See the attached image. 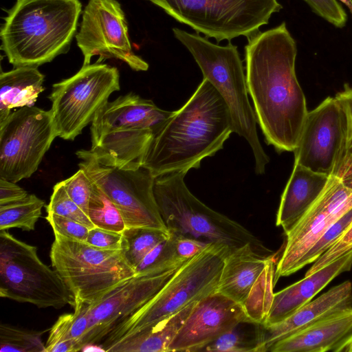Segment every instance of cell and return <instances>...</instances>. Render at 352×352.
<instances>
[{"label":"cell","mask_w":352,"mask_h":352,"mask_svg":"<svg viewBox=\"0 0 352 352\" xmlns=\"http://www.w3.org/2000/svg\"><path fill=\"white\" fill-rule=\"evenodd\" d=\"M248 40L245 78L256 121L268 144L294 152L309 112L296 74V41L285 22Z\"/></svg>","instance_id":"1"},{"label":"cell","mask_w":352,"mask_h":352,"mask_svg":"<svg viewBox=\"0 0 352 352\" xmlns=\"http://www.w3.org/2000/svg\"><path fill=\"white\" fill-rule=\"evenodd\" d=\"M234 132L229 108L217 89L204 78L192 96L154 134L142 166L154 177L198 168L223 148Z\"/></svg>","instance_id":"2"},{"label":"cell","mask_w":352,"mask_h":352,"mask_svg":"<svg viewBox=\"0 0 352 352\" xmlns=\"http://www.w3.org/2000/svg\"><path fill=\"white\" fill-rule=\"evenodd\" d=\"M81 11L79 0H16L1 30L9 63L38 67L67 53Z\"/></svg>","instance_id":"3"},{"label":"cell","mask_w":352,"mask_h":352,"mask_svg":"<svg viewBox=\"0 0 352 352\" xmlns=\"http://www.w3.org/2000/svg\"><path fill=\"white\" fill-rule=\"evenodd\" d=\"M172 113L133 92L120 96L107 102L91 123L90 151L107 166H142L154 134Z\"/></svg>","instance_id":"4"},{"label":"cell","mask_w":352,"mask_h":352,"mask_svg":"<svg viewBox=\"0 0 352 352\" xmlns=\"http://www.w3.org/2000/svg\"><path fill=\"white\" fill-rule=\"evenodd\" d=\"M232 250L223 243H209L184 263L158 293L108 333L99 344L101 351L215 292L224 260Z\"/></svg>","instance_id":"5"},{"label":"cell","mask_w":352,"mask_h":352,"mask_svg":"<svg viewBox=\"0 0 352 352\" xmlns=\"http://www.w3.org/2000/svg\"><path fill=\"white\" fill-rule=\"evenodd\" d=\"M187 173L175 171L154 179L155 200L169 232L208 244L223 243L232 250L251 243L260 253L268 256L270 250L250 231L209 208L189 190L184 182Z\"/></svg>","instance_id":"6"},{"label":"cell","mask_w":352,"mask_h":352,"mask_svg":"<svg viewBox=\"0 0 352 352\" xmlns=\"http://www.w3.org/2000/svg\"><path fill=\"white\" fill-rule=\"evenodd\" d=\"M175 37L191 53L201 69L227 104L234 132L250 146L254 157L255 172L265 173L270 158L264 151L256 131V118L250 105L244 68L237 46L230 41L226 46L214 44L197 34L173 28Z\"/></svg>","instance_id":"7"},{"label":"cell","mask_w":352,"mask_h":352,"mask_svg":"<svg viewBox=\"0 0 352 352\" xmlns=\"http://www.w3.org/2000/svg\"><path fill=\"white\" fill-rule=\"evenodd\" d=\"M0 296L38 308L74 307L75 298L54 269L39 258L36 246L0 230Z\"/></svg>","instance_id":"8"},{"label":"cell","mask_w":352,"mask_h":352,"mask_svg":"<svg viewBox=\"0 0 352 352\" xmlns=\"http://www.w3.org/2000/svg\"><path fill=\"white\" fill-rule=\"evenodd\" d=\"M50 258L75 302L91 303L135 275L121 250H101L59 235H54Z\"/></svg>","instance_id":"9"},{"label":"cell","mask_w":352,"mask_h":352,"mask_svg":"<svg viewBox=\"0 0 352 352\" xmlns=\"http://www.w3.org/2000/svg\"><path fill=\"white\" fill-rule=\"evenodd\" d=\"M197 33L217 42L248 38L282 9L278 0H148Z\"/></svg>","instance_id":"10"},{"label":"cell","mask_w":352,"mask_h":352,"mask_svg":"<svg viewBox=\"0 0 352 352\" xmlns=\"http://www.w3.org/2000/svg\"><path fill=\"white\" fill-rule=\"evenodd\" d=\"M120 89L118 69L97 62L54 84L49 99L58 137L74 140Z\"/></svg>","instance_id":"11"},{"label":"cell","mask_w":352,"mask_h":352,"mask_svg":"<svg viewBox=\"0 0 352 352\" xmlns=\"http://www.w3.org/2000/svg\"><path fill=\"white\" fill-rule=\"evenodd\" d=\"M76 154L80 160L79 168L118 208L126 228L168 231L155 200V177L147 168L107 166L100 163L90 150L80 149Z\"/></svg>","instance_id":"12"},{"label":"cell","mask_w":352,"mask_h":352,"mask_svg":"<svg viewBox=\"0 0 352 352\" xmlns=\"http://www.w3.org/2000/svg\"><path fill=\"white\" fill-rule=\"evenodd\" d=\"M58 137L51 109L19 108L0 122V177L17 183L38 169Z\"/></svg>","instance_id":"13"},{"label":"cell","mask_w":352,"mask_h":352,"mask_svg":"<svg viewBox=\"0 0 352 352\" xmlns=\"http://www.w3.org/2000/svg\"><path fill=\"white\" fill-rule=\"evenodd\" d=\"M77 45L83 56V65L116 58L135 71H146L148 64L132 50L124 13L116 0H89L82 13Z\"/></svg>","instance_id":"14"},{"label":"cell","mask_w":352,"mask_h":352,"mask_svg":"<svg viewBox=\"0 0 352 352\" xmlns=\"http://www.w3.org/2000/svg\"><path fill=\"white\" fill-rule=\"evenodd\" d=\"M352 208V187L329 176L317 200L286 235V242L275 270V283L280 277L299 270L307 252L326 230Z\"/></svg>","instance_id":"15"},{"label":"cell","mask_w":352,"mask_h":352,"mask_svg":"<svg viewBox=\"0 0 352 352\" xmlns=\"http://www.w3.org/2000/svg\"><path fill=\"white\" fill-rule=\"evenodd\" d=\"M181 265L162 272L135 275L91 303L76 301L89 322L83 350L99 344L117 324L149 301Z\"/></svg>","instance_id":"16"},{"label":"cell","mask_w":352,"mask_h":352,"mask_svg":"<svg viewBox=\"0 0 352 352\" xmlns=\"http://www.w3.org/2000/svg\"><path fill=\"white\" fill-rule=\"evenodd\" d=\"M347 138L346 113L335 97H327L308 112L294 164L329 177Z\"/></svg>","instance_id":"17"},{"label":"cell","mask_w":352,"mask_h":352,"mask_svg":"<svg viewBox=\"0 0 352 352\" xmlns=\"http://www.w3.org/2000/svg\"><path fill=\"white\" fill-rule=\"evenodd\" d=\"M245 320H252L243 305L215 292L196 303L172 341L168 352L199 351Z\"/></svg>","instance_id":"18"},{"label":"cell","mask_w":352,"mask_h":352,"mask_svg":"<svg viewBox=\"0 0 352 352\" xmlns=\"http://www.w3.org/2000/svg\"><path fill=\"white\" fill-rule=\"evenodd\" d=\"M352 308V283L346 280L311 300L283 321L270 326L263 324V350L320 320Z\"/></svg>","instance_id":"19"},{"label":"cell","mask_w":352,"mask_h":352,"mask_svg":"<svg viewBox=\"0 0 352 352\" xmlns=\"http://www.w3.org/2000/svg\"><path fill=\"white\" fill-rule=\"evenodd\" d=\"M352 338V308L332 314L275 343L270 352H342Z\"/></svg>","instance_id":"20"},{"label":"cell","mask_w":352,"mask_h":352,"mask_svg":"<svg viewBox=\"0 0 352 352\" xmlns=\"http://www.w3.org/2000/svg\"><path fill=\"white\" fill-rule=\"evenodd\" d=\"M352 267V249L317 272L274 294L270 309L262 323H279L308 303L339 274Z\"/></svg>","instance_id":"21"},{"label":"cell","mask_w":352,"mask_h":352,"mask_svg":"<svg viewBox=\"0 0 352 352\" xmlns=\"http://www.w3.org/2000/svg\"><path fill=\"white\" fill-rule=\"evenodd\" d=\"M271 256L260 253L251 243L230 251L216 292L243 306Z\"/></svg>","instance_id":"22"},{"label":"cell","mask_w":352,"mask_h":352,"mask_svg":"<svg viewBox=\"0 0 352 352\" xmlns=\"http://www.w3.org/2000/svg\"><path fill=\"white\" fill-rule=\"evenodd\" d=\"M329 177L294 164L282 194L276 224L287 234L317 200Z\"/></svg>","instance_id":"23"},{"label":"cell","mask_w":352,"mask_h":352,"mask_svg":"<svg viewBox=\"0 0 352 352\" xmlns=\"http://www.w3.org/2000/svg\"><path fill=\"white\" fill-rule=\"evenodd\" d=\"M45 76L35 67H17L0 74V122L15 108L32 107L45 90Z\"/></svg>","instance_id":"24"},{"label":"cell","mask_w":352,"mask_h":352,"mask_svg":"<svg viewBox=\"0 0 352 352\" xmlns=\"http://www.w3.org/2000/svg\"><path fill=\"white\" fill-rule=\"evenodd\" d=\"M197 302H193L155 324L109 346L106 351L168 352L169 346Z\"/></svg>","instance_id":"25"},{"label":"cell","mask_w":352,"mask_h":352,"mask_svg":"<svg viewBox=\"0 0 352 352\" xmlns=\"http://www.w3.org/2000/svg\"><path fill=\"white\" fill-rule=\"evenodd\" d=\"M199 351L263 352V324L252 320L240 322Z\"/></svg>","instance_id":"26"},{"label":"cell","mask_w":352,"mask_h":352,"mask_svg":"<svg viewBox=\"0 0 352 352\" xmlns=\"http://www.w3.org/2000/svg\"><path fill=\"white\" fill-rule=\"evenodd\" d=\"M45 205V201L34 194L17 201L0 205V230L12 228L34 230Z\"/></svg>","instance_id":"27"},{"label":"cell","mask_w":352,"mask_h":352,"mask_svg":"<svg viewBox=\"0 0 352 352\" xmlns=\"http://www.w3.org/2000/svg\"><path fill=\"white\" fill-rule=\"evenodd\" d=\"M121 250L133 268L158 243L170 236L169 231L144 227L126 228L122 232Z\"/></svg>","instance_id":"28"},{"label":"cell","mask_w":352,"mask_h":352,"mask_svg":"<svg viewBox=\"0 0 352 352\" xmlns=\"http://www.w3.org/2000/svg\"><path fill=\"white\" fill-rule=\"evenodd\" d=\"M275 270L272 256L243 305L248 316L254 322L263 323L270 309L274 294Z\"/></svg>","instance_id":"29"},{"label":"cell","mask_w":352,"mask_h":352,"mask_svg":"<svg viewBox=\"0 0 352 352\" xmlns=\"http://www.w3.org/2000/svg\"><path fill=\"white\" fill-rule=\"evenodd\" d=\"M91 183L88 207L90 220L95 227L122 232L126 228V225L120 210L93 182Z\"/></svg>","instance_id":"30"},{"label":"cell","mask_w":352,"mask_h":352,"mask_svg":"<svg viewBox=\"0 0 352 352\" xmlns=\"http://www.w3.org/2000/svg\"><path fill=\"white\" fill-rule=\"evenodd\" d=\"M47 329L29 330L11 324L0 325L1 352H45L41 337Z\"/></svg>","instance_id":"31"},{"label":"cell","mask_w":352,"mask_h":352,"mask_svg":"<svg viewBox=\"0 0 352 352\" xmlns=\"http://www.w3.org/2000/svg\"><path fill=\"white\" fill-rule=\"evenodd\" d=\"M186 261L177 257L175 237L170 234L169 237L158 243L142 259L134 270L135 275L158 272L182 265Z\"/></svg>","instance_id":"32"},{"label":"cell","mask_w":352,"mask_h":352,"mask_svg":"<svg viewBox=\"0 0 352 352\" xmlns=\"http://www.w3.org/2000/svg\"><path fill=\"white\" fill-rule=\"evenodd\" d=\"M46 212L74 220L89 229L95 228L89 217L68 195L63 181L54 186Z\"/></svg>","instance_id":"33"},{"label":"cell","mask_w":352,"mask_h":352,"mask_svg":"<svg viewBox=\"0 0 352 352\" xmlns=\"http://www.w3.org/2000/svg\"><path fill=\"white\" fill-rule=\"evenodd\" d=\"M352 222V208L335 221L307 252L299 264V270L316 261L342 235Z\"/></svg>","instance_id":"34"},{"label":"cell","mask_w":352,"mask_h":352,"mask_svg":"<svg viewBox=\"0 0 352 352\" xmlns=\"http://www.w3.org/2000/svg\"><path fill=\"white\" fill-rule=\"evenodd\" d=\"M72 314H64L58 317L50 329L45 344V352H76L75 341L71 333Z\"/></svg>","instance_id":"35"},{"label":"cell","mask_w":352,"mask_h":352,"mask_svg":"<svg viewBox=\"0 0 352 352\" xmlns=\"http://www.w3.org/2000/svg\"><path fill=\"white\" fill-rule=\"evenodd\" d=\"M66 192L70 198L88 216L89 202L91 194L92 183L85 172L79 168L70 177L63 181Z\"/></svg>","instance_id":"36"},{"label":"cell","mask_w":352,"mask_h":352,"mask_svg":"<svg viewBox=\"0 0 352 352\" xmlns=\"http://www.w3.org/2000/svg\"><path fill=\"white\" fill-rule=\"evenodd\" d=\"M46 220L53 229L54 235L85 242L89 228L74 220L52 213H47Z\"/></svg>","instance_id":"37"},{"label":"cell","mask_w":352,"mask_h":352,"mask_svg":"<svg viewBox=\"0 0 352 352\" xmlns=\"http://www.w3.org/2000/svg\"><path fill=\"white\" fill-rule=\"evenodd\" d=\"M352 249V222L342 235L325 251L308 270L305 275L313 274L334 261Z\"/></svg>","instance_id":"38"},{"label":"cell","mask_w":352,"mask_h":352,"mask_svg":"<svg viewBox=\"0 0 352 352\" xmlns=\"http://www.w3.org/2000/svg\"><path fill=\"white\" fill-rule=\"evenodd\" d=\"M312 11L338 28H344L347 14L336 0H303Z\"/></svg>","instance_id":"39"},{"label":"cell","mask_w":352,"mask_h":352,"mask_svg":"<svg viewBox=\"0 0 352 352\" xmlns=\"http://www.w3.org/2000/svg\"><path fill=\"white\" fill-rule=\"evenodd\" d=\"M122 232L95 227L89 230L86 243L96 248L107 250H121Z\"/></svg>","instance_id":"40"},{"label":"cell","mask_w":352,"mask_h":352,"mask_svg":"<svg viewBox=\"0 0 352 352\" xmlns=\"http://www.w3.org/2000/svg\"><path fill=\"white\" fill-rule=\"evenodd\" d=\"M173 235L175 237V250L177 257L183 261H188L193 257L209 244L187 236Z\"/></svg>","instance_id":"41"},{"label":"cell","mask_w":352,"mask_h":352,"mask_svg":"<svg viewBox=\"0 0 352 352\" xmlns=\"http://www.w3.org/2000/svg\"><path fill=\"white\" fill-rule=\"evenodd\" d=\"M28 195L16 183L0 177V205L21 200Z\"/></svg>","instance_id":"42"},{"label":"cell","mask_w":352,"mask_h":352,"mask_svg":"<svg viewBox=\"0 0 352 352\" xmlns=\"http://www.w3.org/2000/svg\"><path fill=\"white\" fill-rule=\"evenodd\" d=\"M335 98L346 113L348 121V138L352 139V87L345 84L343 89L336 94Z\"/></svg>","instance_id":"43"},{"label":"cell","mask_w":352,"mask_h":352,"mask_svg":"<svg viewBox=\"0 0 352 352\" xmlns=\"http://www.w3.org/2000/svg\"><path fill=\"white\" fill-rule=\"evenodd\" d=\"M342 3H343L349 10L351 14H352V0H339Z\"/></svg>","instance_id":"44"},{"label":"cell","mask_w":352,"mask_h":352,"mask_svg":"<svg viewBox=\"0 0 352 352\" xmlns=\"http://www.w3.org/2000/svg\"><path fill=\"white\" fill-rule=\"evenodd\" d=\"M343 352H352V338L345 346Z\"/></svg>","instance_id":"45"}]
</instances>
